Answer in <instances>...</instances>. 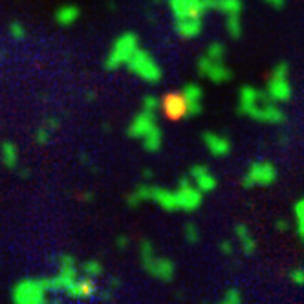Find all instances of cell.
<instances>
[{"mask_svg":"<svg viewBox=\"0 0 304 304\" xmlns=\"http://www.w3.org/2000/svg\"><path fill=\"white\" fill-rule=\"evenodd\" d=\"M239 114L269 125H280L286 119V114L279 108L277 101L268 96V92H260L255 87L240 88Z\"/></svg>","mask_w":304,"mask_h":304,"instance_id":"cell-1","label":"cell"},{"mask_svg":"<svg viewBox=\"0 0 304 304\" xmlns=\"http://www.w3.org/2000/svg\"><path fill=\"white\" fill-rule=\"evenodd\" d=\"M139 257H141V266L150 277L162 280V282H171L174 279L176 268L171 259L165 257H158L154 251L150 240H141L139 244Z\"/></svg>","mask_w":304,"mask_h":304,"instance_id":"cell-2","label":"cell"},{"mask_svg":"<svg viewBox=\"0 0 304 304\" xmlns=\"http://www.w3.org/2000/svg\"><path fill=\"white\" fill-rule=\"evenodd\" d=\"M48 284L42 279H21L11 289V299L17 304H44L48 300Z\"/></svg>","mask_w":304,"mask_h":304,"instance_id":"cell-3","label":"cell"},{"mask_svg":"<svg viewBox=\"0 0 304 304\" xmlns=\"http://www.w3.org/2000/svg\"><path fill=\"white\" fill-rule=\"evenodd\" d=\"M139 48V37L134 31H125L114 41L112 50L108 51L107 59H105V68L108 71H114L127 64V61L132 57V53Z\"/></svg>","mask_w":304,"mask_h":304,"instance_id":"cell-4","label":"cell"},{"mask_svg":"<svg viewBox=\"0 0 304 304\" xmlns=\"http://www.w3.org/2000/svg\"><path fill=\"white\" fill-rule=\"evenodd\" d=\"M127 66L134 75H137L139 79H143V81L150 83V85H156V83L162 81V75H163L162 68H160V64L154 61V57H152L147 50L137 48V50L132 53L130 59L127 61Z\"/></svg>","mask_w":304,"mask_h":304,"instance_id":"cell-5","label":"cell"},{"mask_svg":"<svg viewBox=\"0 0 304 304\" xmlns=\"http://www.w3.org/2000/svg\"><path fill=\"white\" fill-rule=\"evenodd\" d=\"M77 277H79V268H77L75 257H71V255H61V257H59V271H57V275L46 277L48 291H50V293L64 291Z\"/></svg>","mask_w":304,"mask_h":304,"instance_id":"cell-6","label":"cell"},{"mask_svg":"<svg viewBox=\"0 0 304 304\" xmlns=\"http://www.w3.org/2000/svg\"><path fill=\"white\" fill-rule=\"evenodd\" d=\"M289 64L288 62H279L273 66L271 77L268 81V96L277 103H286L291 97V85H289Z\"/></svg>","mask_w":304,"mask_h":304,"instance_id":"cell-7","label":"cell"},{"mask_svg":"<svg viewBox=\"0 0 304 304\" xmlns=\"http://www.w3.org/2000/svg\"><path fill=\"white\" fill-rule=\"evenodd\" d=\"M277 180V167L271 162H253L249 165L248 173L242 178V187L251 189L255 185L268 187Z\"/></svg>","mask_w":304,"mask_h":304,"instance_id":"cell-8","label":"cell"},{"mask_svg":"<svg viewBox=\"0 0 304 304\" xmlns=\"http://www.w3.org/2000/svg\"><path fill=\"white\" fill-rule=\"evenodd\" d=\"M174 19H202L207 11L216 8V0H169Z\"/></svg>","mask_w":304,"mask_h":304,"instance_id":"cell-9","label":"cell"},{"mask_svg":"<svg viewBox=\"0 0 304 304\" xmlns=\"http://www.w3.org/2000/svg\"><path fill=\"white\" fill-rule=\"evenodd\" d=\"M178 191H176V200H178V209H182L185 213H193L196 211L200 205H202L203 193L194 185L193 178L191 176H183L180 178V183H178Z\"/></svg>","mask_w":304,"mask_h":304,"instance_id":"cell-10","label":"cell"},{"mask_svg":"<svg viewBox=\"0 0 304 304\" xmlns=\"http://www.w3.org/2000/svg\"><path fill=\"white\" fill-rule=\"evenodd\" d=\"M198 73L202 77H207L209 81H213L214 85H222V83L229 81L233 73L227 66L223 64V61H211L207 55H202L196 62Z\"/></svg>","mask_w":304,"mask_h":304,"instance_id":"cell-11","label":"cell"},{"mask_svg":"<svg viewBox=\"0 0 304 304\" xmlns=\"http://www.w3.org/2000/svg\"><path fill=\"white\" fill-rule=\"evenodd\" d=\"M158 125V119H156V112H150V110H139L136 116L132 117L130 125L127 128V134L128 137L132 139H141L145 134L152 130V128Z\"/></svg>","mask_w":304,"mask_h":304,"instance_id":"cell-12","label":"cell"},{"mask_svg":"<svg viewBox=\"0 0 304 304\" xmlns=\"http://www.w3.org/2000/svg\"><path fill=\"white\" fill-rule=\"evenodd\" d=\"M160 105H162L163 108V114H165L169 119H173V121L187 117V101H185L182 92H171L167 96H163Z\"/></svg>","mask_w":304,"mask_h":304,"instance_id":"cell-13","label":"cell"},{"mask_svg":"<svg viewBox=\"0 0 304 304\" xmlns=\"http://www.w3.org/2000/svg\"><path fill=\"white\" fill-rule=\"evenodd\" d=\"M97 291H99V289H97L94 279H92V277H87V275L77 277V279L64 289L66 297L75 299V300H88V299H92V297H96Z\"/></svg>","mask_w":304,"mask_h":304,"instance_id":"cell-14","label":"cell"},{"mask_svg":"<svg viewBox=\"0 0 304 304\" xmlns=\"http://www.w3.org/2000/svg\"><path fill=\"white\" fill-rule=\"evenodd\" d=\"M182 94L187 101V117H196L203 112V90L202 87H198L196 83H189L182 88Z\"/></svg>","mask_w":304,"mask_h":304,"instance_id":"cell-15","label":"cell"},{"mask_svg":"<svg viewBox=\"0 0 304 304\" xmlns=\"http://www.w3.org/2000/svg\"><path fill=\"white\" fill-rule=\"evenodd\" d=\"M189 176L193 178L194 185H196L203 194L205 193H213L216 189L218 182L213 174L209 173V169L205 165H193L191 171H189Z\"/></svg>","mask_w":304,"mask_h":304,"instance_id":"cell-16","label":"cell"},{"mask_svg":"<svg viewBox=\"0 0 304 304\" xmlns=\"http://www.w3.org/2000/svg\"><path fill=\"white\" fill-rule=\"evenodd\" d=\"M203 145L207 147V150L216 158L227 156L231 152V141L225 136H220L216 132H203L202 134Z\"/></svg>","mask_w":304,"mask_h":304,"instance_id":"cell-17","label":"cell"},{"mask_svg":"<svg viewBox=\"0 0 304 304\" xmlns=\"http://www.w3.org/2000/svg\"><path fill=\"white\" fill-rule=\"evenodd\" d=\"M150 202L158 203L163 211H178V200H176V193L169 191V189H163V187H156L152 185V194H150Z\"/></svg>","mask_w":304,"mask_h":304,"instance_id":"cell-18","label":"cell"},{"mask_svg":"<svg viewBox=\"0 0 304 304\" xmlns=\"http://www.w3.org/2000/svg\"><path fill=\"white\" fill-rule=\"evenodd\" d=\"M174 31L178 33V37H182L185 41L194 39L202 33V19H176L174 22Z\"/></svg>","mask_w":304,"mask_h":304,"instance_id":"cell-19","label":"cell"},{"mask_svg":"<svg viewBox=\"0 0 304 304\" xmlns=\"http://www.w3.org/2000/svg\"><path fill=\"white\" fill-rule=\"evenodd\" d=\"M79 17H81V10H79V6L75 4H64L61 6L59 10L55 11V22L62 28H68V26H73L77 21H79Z\"/></svg>","mask_w":304,"mask_h":304,"instance_id":"cell-20","label":"cell"},{"mask_svg":"<svg viewBox=\"0 0 304 304\" xmlns=\"http://www.w3.org/2000/svg\"><path fill=\"white\" fill-rule=\"evenodd\" d=\"M235 233H237V237L240 240V248H242L244 255H253L257 251V240L251 237L246 223H237L235 225Z\"/></svg>","mask_w":304,"mask_h":304,"instance_id":"cell-21","label":"cell"},{"mask_svg":"<svg viewBox=\"0 0 304 304\" xmlns=\"http://www.w3.org/2000/svg\"><path fill=\"white\" fill-rule=\"evenodd\" d=\"M150 194H152L150 183H139L127 196V205L128 207H137L141 202H150Z\"/></svg>","mask_w":304,"mask_h":304,"instance_id":"cell-22","label":"cell"},{"mask_svg":"<svg viewBox=\"0 0 304 304\" xmlns=\"http://www.w3.org/2000/svg\"><path fill=\"white\" fill-rule=\"evenodd\" d=\"M0 158H2V163L4 167L8 169H15L17 163H19V148L13 141H4L2 147H0Z\"/></svg>","mask_w":304,"mask_h":304,"instance_id":"cell-23","label":"cell"},{"mask_svg":"<svg viewBox=\"0 0 304 304\" xmlns=\"http://www.w3.org/2000/svg\"><path fill=\"white\" fill-rule=\"evenodd\" d=\"M143 139V148L147 152H158L160 148H162V143H163V134L162 130H160V127H154L148 134H145V136L141 137Z\"/></svg>","mask_w":304,"mask_h":304,"instance_id":"cell-24","label":"cell"},{"mask_svg":"<svg viewBox=\"0 0 304 304\" xmlns=\"http://www.w3.org/2000/svg\"><path fill=\"white\" fill-rule=\"evenodd\" d=\"M242 8H244V2L242 0H216V8L220 13L223 15H240L242 13Z\"/></svg>","mask_w":304,"mask_h":304,"instance_id":"cell-25","label":"cell"},{"mask_svg":"<svg viewBox=\"0 0 304 304\" xmlns=\"http://www.w3.org/2000/svg\"><path fill=\"white\" fill-rule=\"evenodd\" d=\"M79 269H81V271L87 275V277H92V279H96V277L103 275V264L99 262V260H96V259L85 260V262L79 266Z\"/></svg>","mask_w":304,"mask_h":304,"instance_id":"cell-26","label":"cell"},{"mask_svg":"<svg viewBox=\"0 0 304 304\" xmlns=\"http://www.w3.org/2000/svg\"><path fill=\"white\" fill-rule=\"evenodd\" d=\"M225 30H227L231 39H239L242 35V22H240V15H227L225 19Z\"/></svg>","mask_w":304,"mask_h":304,"instance_id":"cell-27","label":"cell"},{"mask_svg":"<svg viewBox=\"0 0 304 304\" xmlns=\"http://www.w3.org/2000/svg\"><path fill=\"white\" fill-rule=\"evenodd\" d=\"M293 213H295V222H297V235L304 242V198H300L299 202L295 203Z\"/></svg>","mask_w":304,"mask_h":304,"instance_id":"cell-28","label":"cell"},{"mask_svg":"<svg viewBox=\"0 0 304 304\" xmlns=\"http://www.w3.org/2000/svg\"><path fill=\"white\" fill-rule=\"evenodd\" d=\"M205 55L211 59V61H223L225 57V46L222 42H211L205 50Z\"/></svg>","mask_w":304,"mask_h":304,"instance_id":"cell-29","label":"cell"},{"mask_svg":"<svg viewBox=\"0 0 304 304\" xmlns=\"http://www.w3.org/2000/svg\"><path fill=\"white\" fill-rule=\"evenodd\" d=\"M183 237H185V240H187L189 244L200 242V229H198L196 223H193V222L185 223V227H183Z\"/></svg>","mask_w":304,"mask_h":304,"instance_id":"cell-30","label":"cell"},{"mask_svg":"<svg viewBox=\"0 0 304 304\" xmlns=\"http://www.w3.org/2000/svg\"><path fill=\"white\" fill-rule=\"evenodd\" d=\"M8 30H10V35L13 37L15 41H22V39H26V35H28V31H26L24 24H22V22H19V21L10 22Z\"/></svg>","mask_w":304,"mask_h":304,"instance_id":"cell-31","label":"cell"},{"mask_svg":"<svg viewBox=\"0 0 304 304\" xmlns=\"http://www.w3.org/2000/svg\"><path fill=\"white\" fill-rule=\"evenodd\" d=\"M222 302L223 304H240L242 302V293H240V289L227 288L225 291H223Z\"/></svg>","mask_w":304,"mask_h":304,"instance_id":"cell-32","label":"cell"},{"mask_svg":"<svg viewBox=\"0 0 304 304\" xmlns=\"http://www.w3.org/2000/svg\"><path fill=\"white\" fill-rule=\"evenodd\" d=\"M35 143L37 145H46L48 143V139H50V128L46 127V125H42V127H39L35 130Z\"/></svg>","mask_w":304,"mask_h":304,"instance_id":"cell-33","label":"cell"},{"mask_svg":"<svg viewBox=\"0 0 304 304\" xmlns=\"http://www.w3.org/2000/svg\"><path fill=\"white\" fill-rule=\"evenodd\" d=\"M160 99L156 96H145L143 97V103H141V108L143 110H150V112H156L158 107H160Z\"/></svg>","mask_w":304,"mask_h":304,"instance_id":"cell-34","label":"cell"},{"mask_svg":"<svg viewBox=\"0 0 304 304\" xmlns=\"http://www.w3.org/2000/svg\"><path fill=\"white\" fill-rule=\"evenodd\" d=\"M289 280L293 284H297V286H304V269L302 268H295L289 271Z\"/></svg>","mask_w":304,"mask_h":304,"instance_id":"cell-35","label":"cell"},{"mask_svg":"<svg viewBox=\"0 0 304 304\" xmlns=\"http://www.w3.org/2000/svg\"><path fill=\"white\" fill-rule=\"evenodd\" d=\"M128 244H130V240H128L127 235H119V237L116 239L117 249H127V248H128Z\"/></svg>","mask_w":304,"mask_h":304,"instance_id":"cell-36","label":"cell"},{"mask_svg":"<svg viewBox=\"0 0 304 304\" xmlns=\"http://www.w3.org/2000/svg\"><path fill=\"white\" fill-rule=\"evenodd\" d=\"M97 297L101 300H112L114 299V293H112V288H107V289H99L97 291Z\"/></svg>","mask_w":304,"mask_h":304,"instance_id":"cell-37","label":"cell"},{"mask_svg":"<svg viewBox=\"0 0 304 304\" xmlns=\"http://www.w3.org/2000/svg\"><path fill=\"white\" fill-rule=\"evenodd\" d=\"M220 251H222L223 255H233V244L229 242V240H223V242L220 244Z\"/></svg>","mask_w":304,"mask_h":304,"instance_id":"cell-38","label":"cell"},{"mask_svg":"<svg viewBox=\"0 0 304 304\" xmlns=\"http://www.w3.org/2000/svg\"><path fill=\"white\" fill-rule=\"evenodd\" d=\"M275 227H277V231H279V233H284V231H288V229H289V222H288V220H277Z\"/></svg>","mask_w":304,"mask_h":304,"instance_id":"cell-39","label":"cell"},{"mask_svg":"<svg viewBox=\"0 0 304 304\" xmlns=\"http://www.w3.org/2000/svg\"><path fill=\"white\" fill-rule=\"evenodd\" d=\"M268 6H271L273 10H280V8H284V4H286V0H264Z\"/></svg>","mask_w":304,"mask_h":304,"instance_id":"cell-40","label":"cell"},{"mask_svg":"<svg viewBox=\"0 0 304 304\" xmlns=\"http://www.w3.org/2000/svg\"><path fill=\"white\" fill-rule=\"evenodd\" d=\"M44 125H46V127H48V128H50V130H51V128L55 130V128L59 127V119H57V117H48V119H46Z\"/></svg>","mask_w":304,"mask_h":304,"instance_id":"cell-41","label":"cell"},{"mask_svg":"<svg viewBox=\"0 0 304 304\" xmlns=\"http://www.w3.org/2000/svg\"><path fill=\"white\" fill-rule=\"evenodd\" d=\"M117 286H119V279H116V277L108 279V288H117Z\"/></svg>","mask_w":304,"mask_h":304,"instance_id":"cell-42","label":"cell"},{"mask_svg":"<svg viewBox=\"0 0 304 304\" xmlns=\"http://www.w3.org/2000/svg\"><path fill=\"white\" fill-rule=\"evenodd\" d=\"M143 178H145V180H150V178H152V173L148 171V169H145V171H143Z\"/></svg>","mask_w":304,"mask_h":304,"instance_id":"cell-43","label":"cell"},{"mask_svg":"<svg viewBox=\"0 0 304 304\" xmlns=\"http://www.w3.org/2000/svg\"><path fill=\"white\" fill-rule=\"evenodd\" d=\"M87 99H88V101H94V99H96V92H88Z\"/></svg>","mask_w":304,"mask_h":304,"instance_id":"cell-44","label":"cell"},{"mask_svg":"<svg viewBox=\"0 0 304 304\" xmlns=\"http://www.w3.org/2000/svg\"><path fill=\"white\" fill-rule=\"evenodd\" d=\"M92 198H94V196H92L90 193H85V194H83V200H85V202H92Z\"/></svg>","mask_w":304,"mask_h":304,"instance_id":"cell-45","label":"cell"}]
</instances>
